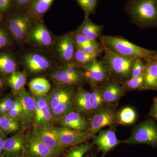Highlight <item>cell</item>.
<instances>
[{"mask_svg": "<svg viewBox=\"0 0 157 157\" xmlns=\"http://www.w3.org/2000/svg\"><path fill=\"white\" fill-rule=\"evenodd\" d=\"M27 79V73L25 70L15 71L6 78V82L11 88V92L16 96L25 88Z\"/></svg>", "mask_w": 157, "mask_h": 157, "instance_id": "cell-27", "label": "cell"}, {"mask_svg": "<svg viewBox=\"0 0 157 157\" xmlns=\"http://www.w3.org/2000/svg\"><path fill=\"white\" fill-rule=\"evenodd\" d=\"M137 113L134 108L125 107L121 109L117 113L118 125H129L132 124L137 120Z\"/></svg>", "mask_w": 157, "mask_h": 157, "instance_id": "cell-31", "label": "cell"}, {"mask_svg": "<svg viewBox=\"0 0 157 157\" xmlns=\"http://www.w3.org/2000/svg\"><path fill=\"white\" fill-rule=\"evenodd\" d=\"M51 78L56 85L80 86L86 81L84 74L74 75L69 74L62 67L56 68L52 72Z\"/></svg>", "mask_w": 157, "mask_h": 157, "instance_id": "cell-22", "label": "cell"}, {"mask_svg": "<svg viewBox=\"0 0 157 157\" xmlns=\"http://www.w3.org/2000/svg\"><path fill=\"white\" fill-rule=\"evenodd\" d=\"M54 0H34L27 8V11L36 21L42 20L45 13L50 9Z\"/></svg>", "mask_w": 157, "mask_h": 157, "instance_id": "cell-26", "label": "cell"}, {"mask_svg": "<svg viewBox=\"0 0 157 157\" xmlns=\"http://www.w3.org/2000/svg\"><path fill=\"white\" fill-rule=\"evenodd\" d=\"M22 128L21 121L17 120L6 115L1 116L0 130L6 137L8 135L15 134Z\"/></svg>", "mask_w": 157, "mask_h": 157, "instance_id": "cell-29", "label": "cell"}, {"mask_svg": "<svg viewBox=\"0 0 157 157\" xmlns=\"http://www.w3.org/2000/svg\"><path fill=\"white\" fill-rule=\"evenodd\" d=\"M29 86L31 94L36 97L47 95L51 88L48 80L43 77L33 78L29 82Z\"/></svg>", "mask_w": 157, "mask_h": 157, "instance_id": "cell-28", "label": "cell"}, {"mask_svg": "<svg viewBox=\"0 0 157 157\" xmlns=\"http://www.w3.org/2000/svg\"><path fill=\"white\" fill-rule=\"evenodd\" d=\"M32 132L58 156L64 150L59 142L52 125L33 127Z\"/></svg>", "mask_w": 157, "mask_h": 157, "instance_id": "cell-14", "label": "cell"}, {"mask_svg": "<svg viewBox=\"0 0 157 157\" xmlns=\"http://www.w3.org/2000/svg\"><path fill=\"white\" fill-rule=\"evenodd\" d=\"M92 143L97 147L98 152L104 157L118 145L122 144V140L118 139L115 132V127L102 130L92 137Z\"/></svg>", "mask_w": 157, "mask_h": 157, "instance_id": "cell-11", "label": "cell"}, {"mask_svg": "<svg viewBox=\"0 0 157 157\" xmlns=\"http://www.w3.org/2000/svg\"><path fill=\"white\" fill-rule=\"evenodd\" d=\"M84 12L85 17L94 14L98 5V0H75Z\"/></svg>", "mask_w": 157, "mask_h": 157, "instance_id": "cell-37", "label": "cell"}, {"mask_svg": "<svg viewBox=\"0 0 157 157\" xmlns=\"http://www.w3.org/2000/svg\"><path fill=\"white\" fill-rule=\"evenodd\" d=\"M16 157H24L22 155H21L19 156Z\"/></svg>", "mask_w": 157, "mask_h": 157, "instance_id": "cell-49", "label": "cell"}, {"mask_svg": "<svg viewBox=\"0 0 157 157\" xmlns=\"http://www.w3.org/2000/svg\"><path fill=\"white\" fill-rule=\"evenodd\" d=\"M145 69L146 64L144 63V60L140 58L135 59L132 68L131 77H137L142 75L145 72Z\"/></svg>", "mask_w": 157, "mask_h": 157, "instance_id": "cell-42", "label": "cell"}, {"mask_svg": "<svg viewBox=\"0 0 157 157\" xmlns=\"http://www.w3.org/2000/svg\"><path fill=\"white\" fill-rule=\"evenodd\" d=\"M34 1V0H14L15 9H26Z\"/></svg>", "mask_w": 157, "mask_h": 157, "instance_id": "cell-43", "label": "cell"}, {"mask_svg": "<svg viewBox=\"0 0 157 157\" xmlns=\"http://www.w3.org/2000/svg\"><path fill=\"white\" fill-rule=\"evenodd\" d=\"M14 41L5 24L0 23V50L10 47Z\"/></svg>", "mask_w": 157, "mask_h": 157, "instance_id": "cell-36", "label": "cell"}, {"mask_svg": "<svg viewBox=\"0 0 157 157\" xmlns=\"http://www.w3.org/2000/svg\"><path fill=\"white\" fill-rule=\"evenodd\" d=\"M142 90L157 91V59L146 62Z\"/></svg>", "mask_w": 157, "mask_h": 157, "instance_id": "cell-24", "label": "cell"}, {"mask_svg": "<svg viewBox=\"0 0 157 157\" xmlns=\"http://www.w3.org/2000/svg\"><path fill=\"white\" fill-rule=\"evenodd\" d=\"M100 39L104 46L123 56L135 59H141L146 62L157 59V51L142 48L122 37L101 36Z\"/></svg>", "mask_w": 157, "mask_h": 157, "instance_id": "cell-1", "label": "cell"}, {"mask_svg": "<svg viewBox=\"0 0 157 157\" xmlns=\"http://www.w3.org/2000/svg\"><path fill=\"white\" fill-rule=\"evenodd\" d=\"M55 39L42 20L34 23L29 33L26 44L37 50L52 49Z\"/></svg>", "mask_w": 157, "mask_h": 157, "instance_id": "cell-7", "label": "cell"}, {"mask_svg": "<svg viewBox=\"0 0 157 157\" xmlns=\"http://www.w3.org/2000/svg\"><path fill=\"white\" fill-rule=\"evenodd\" d=\"M56 122L59 127L70 128L81 132H87L88 122L85 116L73 110L59 119Z\"/></svg>", "mask_w": 157, "mask_h": 157, "instance_id": "cell-18", "label": "cell"}, {"mask_svg": "<svg viewBox=\"0 0 157 157\" xmlns=\"http://www.w3.org/2000/svg\"><path fill=\"white\" fill-rule=\"evenodd\" d=\"M16 97L22 106V115L21 122L22 128L33 125L36 105V97L27 91L25 88L20 92Z\"/></svg>", "mask_w": 157, "mask_h": 157, "instance_id": "cell-13", "label": "cell"}, {"mask_svg": "<svg viewBox=\"0 0 157 157\" xmlns=\"http://www.w3.org/2000/svg\"><path fill=\"white\" fill-rule=\"evenodd\" d=\"M18 61L13 52L7 50H0V75L8 78L17 71Z\"/></svg>", "mask_w": 157, "mask_h": 157, "instance_id": "cell-23", "label": "cell"}, {"mask_svg": "<svg viewBox=\"0 0 157 157\" xmlns=\"http://www.w3.org/2000/svg\"><path fill=\"white\" fill-rule=\"evenodd\" d=\"M6 16L5 24L14 42L19 45L26 44L29 33L36 21L26 9L15 10Z\"/></svg>", "mask_w": 157, "mask_h": 157, "instance_id": "cell-3", "label": "cell"}, {"mask_svg": "<svg viewBox=\"0 0 157 157\" xmlns=\"http://www.w3.org/2000/svg\"><path fill=\"white\" fill-rule=\"evenodd\" d=\"M26 138L22 132L15 133L6 138L4 142L3 157H16L22 155L25 151Z\"/></svg>", "mask_w": 157, "mask_h": 157, "instance_id": "cell-17", "label": "cell"}, {"mask_svg": "<svg viewBox=\"0 0 157 157\" xmlns=\"http://www.w3.org/2000/svg\"><path fill=\"white\" fill-rule=\"evenodd\" d=\"M15 9L14 0H0V13L7 16Z\"/></svg>", "mask_w": 157, "mask_h": 157, "instance_id": "cell-41", "label": "cell"}, {"mask_svg": "<svg viewBox=\"0 0 157 157\" xmlns=\"http://www.w3.org/2000/svg\"><path fill=\"white\" fill-rule=\"evenodd\" d=\"M85 157H97V156H96L95 155H93V154H90L89 155H86Z\"/></svg>", "mask_w": 157, "mask_h": 157, "instance_id": "cell-47", "label": "cell"}, {"mask_svg": "<svg viewBox=\"0 0 157 157\" xmlns=\"http://www.w3.org/2000/svg\"><path fill=\"white\" fill-rule=\"evenodd\" d=\"M148 116L154 119L157 121V97H155L153 99Z\"/></svg>", "mask_w": 157, "mask_h": 157, "instance_id": "cell-44", "label": "cell"}, {"mask_svg": "<svg viewBox=\"0 0 157 157\" xmlns=\"http://www.w3.org/2000/svg\"><path fill=\"white\" fill-rule=\"evenodd\" d=\"M22 111L21 104L16 97L7 115L14 119L21 121Z\"/></svg>", "mask_w": 157, "mask_h": 157, "instance_id": "cell-38", "label": "cell"}, {"mask_svg": "<svg viewBox=\"0 0 157 157\" xmlns=\"http://www.w3.org/2000/svg\"><path fill=\"white\" fill-rule=\"evenodd\" d=\"M116 106L105 104L102 108L87 118V132L92 138L105 127L113 128L117 124Z\"/></svg>", "mask_w": 157, "mask_h": 157, "instance_id": "cell-6", "label": "cell"}, {"mask_svg": "<svg viewBox=\"0 0 157 157\" xmlns=\"http://www.w3.org/2000/svg\"><path fill=\"white\" fill-rule=\"evenodd\" d=\"M6 136L0 130V157H3L4 142Z\"/></svg>", "mask_w": 157, "mask_h": 157, "instance_id": "cell-45", "label": "cell"}, {"mask_svg": "<svg viewBox=\"0 0 157 157\" xmlns=\"http://www.w3.org/2000/svg\"><path fill=\"white\" fill-rule=\"evenodd\" d=\"M100 87L105 104L113 106H116L126 92L122 84L112 80L104 83Z\"/></svg>", "mask_w": 157, "mask_h": 157, "instance_id": "cell-19", "label": "cell"}, {"mask_svg": "<svg viewBox=\"0 0 157 157\" xmlns=\"http://www.w3.org/2000/svg\"><path fill=\"white\" fill-rule=\"evenodd\" d=\"M94 145L87 142L72 147L63 157H84L86 154L92 150Z\"/></svg>", "mask_w": 157, "mask_h": 157, "instance_id": "cell-33", "label": "cell"}, {"mask_svg": "<svg viewBox=\"0 0 157 157\" xmlns=\"http://www.w3.org/2000/svg\"><path fill=\"white\" fill-rule=\"evenodd\" d=\"M54 130L61 145L64 149L87 142L92 138L87 132L62 127H54Z\"/></svg>", "mask_w": 157, "mask_h": 157, "instance_id": "cell-12", "label": "cell"}, {"mask_svg": "<svg viewBox=\"0 0 157 157\" xmlns=\"http://www.w3.org/2000/svg\"><path fill=\"white\" fill-rule=\"evenodd\" d=\"M126 11L140 28H157V0H128Z\"/></svg>", "mask_w": 157, "mask_h": 157, "instance_id": "cell-2", "label": "cell"}, {"mask_svg": "<svg viewBox=\"0 0 157 157\" xmlns=\"http://www.w3.org/2000/svg\"><path fill=\"white\" fill-rule=\"evenodd\" d=\"M104 47L103 61L108 68L110 80L121 84L128 80L132 76L135 59L123 56Z\"/></svg>", "mask_w": 157, "mask_h": 157, "instance_id": "cell-4", "label": "cell"}, {"mask_svg": "<svg viewBox=\"0 0 157 157\" xmlns=\"http://www.w3.org/2000/svg\"><path fill=\"white\" fill-rule=\"evenodd\" d=\"M127 144H145L157 147V125L151 119H147L133 128L130 137L122 140Z\"/></svg>", "mask_w": 157, "mask_h": 157, "instance_id": "cell-5", "label": "cell"}, {"mask_svg": "<svg viewBox=\"0 0 157 157\" xmlns=\"http://www.w3.org/2000/svg\"><path fill=\"white\" fill-rule=\"evenodd\" d=\"M1 116H0V124H1Z\"/></svg>", "mask_w": 157, "mask_h": 157, "instance_id": "cell-50", "label": "cell"}, {"mask_svg": "<svg viewBox=\"0 0 157 157\" xmlns=\"http://www.w3.org/2000/svg\"><path fill=\"white\" fill-rule=\"evenodd\" d=\"M74 103L76 111L88 117L92 115V107L90 92L79 86L75 92Z\"/></svg>", "mask_w": 157, "mask_h": 157, "instance_id": "cell-21", "label": "cell"}, {"mask_svg": "<svg viewBox=\"0 0 157 157\" xmlns=\"http://www.w3.org/2000/svg\"><path fill=\"white\" fill-rule=\"evenodd\" d=\"M73 33L76 48H81L97 41L91 40L76 30L73 32Z\"/></svg>", "mask_w": 157, "mask_h": 157, "instance_id": "cell-40", "label": "cell"}, {"mask_svg": "<svg viewBox=\"0 0 157 157\" xmlns=\"http://www.w3.org/2000/svg\"><path fill=\"white\" fill-rule=\"evenodd\" d=\"M74 98L75 96L65 100L52 110L54 122H56L59 119L69 112L76 110Z\"/></svg>", "mask_w": 157, "mask_h": 157, "instance_id": "cell-30", "label": "cell"}, {"mask_svg": "<svg viewBox=\"0 0 157 157\" xmlns=\"http://www.w3.org/2000/svg\"><path fill=\"white\" fill-rule=\"evenodd\" d=\"M92 88V90L90 93L93 114L102 108L106 104L102 96L101 87L100 86H95Z\"/></svg>", "mask_w": 157, "mask_h": 157, "instance_id": "cell-34", "label": "cell"}, {"mask_svg": "<svg viewBox=\"0 0 157 157\" xmlns=\"http://www.w3.org/2000/svg\"><path fill=\"white\" fill-rule=\"evenodd\" d=\"M144 78V73L137 77H131L128 80L122 83V84L126 91L133 90H142Z\"/></svg>", "mask_w": 157, "mask_h": 157, "instance_id": "cell-35", "label": "cell"}, {"mask_svg": "<svg viewBox=\"0 0 157 157\" xmlns=\"http://www.w3.org/2000/svg\"><path fill=\"white\" fill-rule=\"evenodd\" d=\"M5 82L4 79L0 77V92L2 91L5 87Z\"/></svg>", "mask_w": 157, "mask_h": 157, "instance_id": "cell-46", "label": "cell"}, {"mask_svg": "<svg viewBox=\"0 0 157 157\" xmlns=\"http://www.w3.org/2000/svg\"><path fill=\"white\" fill-rule=\"evenodd\" d=\"M21 62L27 73L37 74L48 71L52 67V59L42 51H28L23 54Z\"/></svg>", "mask_w": 157, "mask_h": 157, "instance_id": "cell-8", "label": "cell"}, {"mask_svg": "<svg viewBox=\"0 0 157 157\" xmlns=\"http://www.w3.org/2000/svg\"><path fill=\"white\" fill-rule=\"evenodd\" d=\"M76 49L73 32L56 38L52 48L56 56L64 65L72 63Z\"/></svg>", "mask_w": 157, "mask_h": 157, "instance_id": "cell-10", "label": "cell"}, {"mask_svg": "<svg viewBox=\"0 0 157 157\" xmlns=\"http://www.w3.org/2000/svg\"><path fill=\"white\" fill-rule=\"evenodd\" d=\"M73 86L57 84L48 94L51 110L59 104L75 96L76 91Z\"/></svg>", "mask_w": 157, "mask_h": 157, "instance_id": "cell-20", "label": "cell"}, {"mask_svg": "<svg viewBox=\"0 0 157 157\" xmlns=\"http://www.w3.org/2000/svg\"><path fill=\"white\" fill-rule=\"evenodd\" d=\"M36 100L35 117L33 126H52L54 121L49 106L48 95L36 97Z\"/></svg>", "mask_w": 157, "mask_h": 157, "instance_id": "cell-15", "label": "cell"}, {"mask_svg": "<svg viewBox=\"0 0 157 157\" xmlns=\"http://www.w3.org/2000/svg\"><path fill=\"white\" fill-rule=\"evenodd\" d=\"M82 69L86 81L92 88L101 86L111 80L108 68L103 60L96 59Z\"/></svg>", "mask_w": 157, "mask_h": 157, "instance_id": "cell-9", "label": "cell"}, {"mask_svg": "<svg viewBox=\"0 0 157 157\" xmlns=\"http://www.w3.org/2000/svg\"><path fill=\"white\" fill-rule=\"evenodd\" d=\"M99 56L86 53L80 48H76L72 63L77 67L82 68L97 59Z\"/></svg>", "mask_w": 157, "mask_h": 157, "instance_id": "cell-32", "label": "cell"}, {"mask_svg": "<svg viewBox=\"0 0 157 157\" xmlns=\"http://www.w3.org/2000/svg\"><path fill=\"white\" fill-rule=\"evenodd\" d=\"M16 96L12 92L0 100V116L6 115L10 109Z\"/></svg>", "mask_w": 157, "mask_h": 157, "instance_id": "cell-39", "label": "cell"}, {"mask_svg": "<svg viewBox=\"0 0 157 157\" xmlns=\"http://www.w3.org/2000/svg\"><path fill=\"white\" fill-rule=\"evenodd\" d=\"M103 26L94 23L90 19L89 17H85L81 25L76 29L77 32L84 35L93 41L101 36V33Z\"/></svg>", "mask_w": 157, "mask_h": 157, "instance_id": "cell-25", "label": "cell"}, {"mask_svg": "<svg viewBox=\"0 0 157 157\" xmlns=\"http://www.w3.org/2000/svg\"><path fill=\"white\" fill-rule=\"evenodd\" d=\"M25 154L27 157H56L57 155L36 137L33 132L26 136Z\"/></svg>", "mask_w": 157, "mask_h": 157, "instance_id": "cell-16", "label": "cell"}, {"mask_svg": "<svg viewBox=\"0 0 157 157\" xmlns=\"http://www.w3.org/2000/svg\"><path fill=\"white\" fill-rule=\"evenodd\" d=\"M4 17V15H2V14H1V13H0V23H1V21H2L3 17Z\"/></svg>", "mask_w": 157, "mask_h": 157, "instance_id": "cell-48", "label": "cell"}]
</instances>
